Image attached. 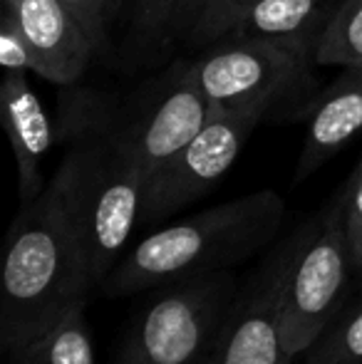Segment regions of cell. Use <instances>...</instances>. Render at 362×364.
Wrapping results in <instances>:
<instances>
[{
  "instance_id": "obj_1",
  "label": "cell",
  "mask_w": 362,
  "mask_h": 364,
  "mask_svg": "<svg viewBox=\"0 0 362 364\" xmlns=\"http://www.w3.org/2000/svg\"><path fill=\"white\" fill-rule=\"evenodd\" d=\"M95 295L80 235L53 183L23 203L0 270V350L5 357L87 307Z\"/></svg>"
},
{
  "instance_id": "obj_2",
  "label": "cell",
  "mask_w": 362,
  "mask_h": 364,
  "mask_svg": "<svg viewBox=\"0 0 362 364\" xmlns=\"http://www.w3.org/2000/svg\"><path fill=\"white\" fill-rule=\"evenodd\" d=\"M68 136L73 146L50 183L60 193L75 233L80 235L92 285L100 292L107 275L124 255L129 235L142 225V203L149 178L119 129L100 117H73Z\"/></svg>"
},
{
  "instance_id": "obj_3",
  "label": "cell",
  "mask_w": 362,
  "mask_h": 364,
  "mask_svg": "<svg viewBox=\"0 0 362 364\" xmlns=\"http://www.w3.org/2000/svg\"><path fill=\"white\" fill-rule=\"evenodd\" d=\"M285 201L271 188L246 193L154 230L122 255L100 292L137 295L171 280L228 270L278 238Z\"/></svg>"
},
{
  "instance_id": "obj_4",
  "label": "cell",
  "mask_w": 362,
  "mask_h": 364,
  "mask_svg": "<svg viewBox=\"0 0 362 364\" xmlns=\"http://www.w3.org/2000/svg\"><path fill=\"white\" fill-rule=\"evenodd\" d=\"M156 290L127 330L117 364H208L238 295L236 275L198 273Z\"/></svg>"
},
{
  "instance_id": "obj_5",
  "label": "cell",
  "mask_w": 362,
  "mask_h": 364,
  "mask_svg": "<svg viewBox=\"0 0 362 364\" xmlns=\"http://www.w3.org/2000/svg\"><path fill=\"white\" fill-rule=\"evenodd\" d=\"M313 58L263 40L226 35L211 43L186 73L203 92L211 109H278L313 92Z\"/></svg>"
},
{
  "instance_id": "obj_6",
  "label": "cell",
  "mask_w": 362,
  "mask_h": 364,
  "mask_svg": "<svg viewBox=\"0 0 362 364\" xmlns=\"http://www.w3.org/2000/svg\"><path fill=\"white\" fill-rule=\"evenodd\" d=\"M350 270L353 258L345 233L343 196L338 193L310 218V233L290 270L280 325L285 364L298 360L343 310Z\"/></svg>"
},
{
  "instance_id": "obj_7",
  "label": "cell",
  "mask_w": 362,
  "mask_h": 364,
  "mask_svg": "<svg viewBox=\"0 0 362 364\" xmlns=\"http://www.w3.org/2000/svg\"><path fill=\"white\" fill-rule=\"evenodd\" d=\"M263 119L266 114L258 109H211L201 132L149 176L142 225L156 223L206 196L238 161Z\"/></svg>"
},
{
  "instance_id": "obj_8",
  "label": "cell",
  "mask_w": 362,
  "mask_h": 364,
  "mask_svg": "<svg viewBox=\"0 0 362 364\" xmlns=\"http://www.w3.org/2000/svg\"><path fill=\"white\" fill-rule=\"evenodd\" d=\"M310 233V218L268 250L256 270L238 285L218 345L208 364H285L280 325L290 270Z\"/></svg>"
},
{
  "instance_id": "obj_9",
  "label": "cell",
  "mask_w": 362,
  "mask_h": 364,
  "mask_svg": "<svg viewBox=\"0 0 362 364\" xmlns=\"http://www.w3.org/2000/svg\"><path fill=\"white\" fill-rule=\"evenodd\" d=\"M208 114L211 105L183 68L144 114L117 129L149 178L201 132Z\"/></svg>"
},
{
  "instance_id": "obj_10",
  "label": "cell",
  "mask_w": 362,
  "mask_h": 364,
  "mask_svg": "<svg viewBox=\"0 0 362 364\" xmlns=\"http://www.w3.org/2000/svg\"><path fill=\"white\" fill-rule=\"evenodd\" d=\"M13 13L35 58V75L55 85H73L85 75L95 45L63 0H0Z\"/></svg>"
},
{
  "instance_id": "obj_11",
  "label": "cell",
  "mask_w": 362,
  "mask_h": 364,
  "mask_svg": "<svg viewBox=\"0 0 362 364\" xmlns=\"http://www.w3.org/2000/svg\"><path fill=\"white\" fill-rule=\"evenodd\" d=\"M3 102V127L18 168L20 206L30 203L45 191L43 159L55 141L53 124L40 97L28 82V73H3L0 87Z\"/></svg>"
},
{
  "instance_id": "obj_12",
  "label": "cell",
  "mask_w": 362,
  "mask_h": 364,
  "mask_svg": "<svg viewBox=\"0 0 362 364\" xmlns=\"http://www.w3.org/2000/svg\"><path fill=\"white\" fill-rule=\"evenodd\" d=\"M338 5L340 0H253L226 35L263 40L313 58Z\"/></svg>"
},
{
  "instance_id": "obj_13",
  "label": "cell",
  "mask_w": 362,
  "mask_h": 364,
  "mask_svg": "<svg viewBox=\"0 0 362 364\" xmlns=\"http://www.w3.org/2000/svg\"><path fill=\"white\" fill-rule=\"evenodd\" d=\"M362 134V68H345L335 85L320 97L310 112L308 134L298 156L295 181L328 164L340 149Z\"/></svg>"
},
{
  "instance_id": "obj_14",
  "label": "cell",
  "mask_w": 362,
  "mask_h": 364,
  "mask_svg": "<svg viewBox=\"0 0 362 364\" xmlns=\"http://www.w3.org/2000/svg\"><path fill=\"white\" fill-rule=\"evenodd\" d=\"M10 364H97L85 307L65 317L50 332L8 355Z\"/></svg>"
},
{
  "instance_id": "obj_15",
  "label": "cell",
  "mask_w": 362,
  "mask_h": 364,
  "mask_svg": "<svg viewBox=\"0 0 362 364\" xmlns=\"http://www.w3.org/2000/svg\"><path fill=\"white\" fill-rule=\"evenodd\" d=\"M313 60L335 68H362V0H340Z\"/></svg>"
},
{
  "instance_id": "obj_16",
  "label": "cell",
  "mask_w": 362,
  "mask_h": 364,
  "mask_svg": "<svg viewBox=\"0 0 362 364\" xmlns=\"http://www.w3.org/2000/svg\"><path fill=\"white\" fill-rule=\"evenodd\" d=\"M300 357L305 364H362V302L340 310Z\"/></svg>"
},
{
  "instance_id": "obj_17",
  "label": "cell",
  "mask_w": 362,
  "mask_h": 364,
  "mask_svg": "<svg viewBox=\"0 0 362 364\" xmlns=\"http://www.w3.org/2000/svg\"><path fill=\"white\" fill-rule=\"evenodd\" d=\"M176 0H137L134 33L142 45H164L174 35Z\"/></svg>"
},
{
  "instance_id": "obj_18",
  "label": "cell",
  "mask_w": 362,
  "mask_h": 364,
  "mask_svg": "<svg viewBox=\"0 0 362 364\" xmlns=\"http://www.w3.org/2000/svg\"><path fill=\"white\" fill-rule=\"evenodd\" d=\"M253 0H211L198 23L188 33V40L196 45H211L231 30L233 20L251 5Z\"/></svg>"
},
{
  "instance_id": "obj_19",
  "label": "cell",
  "mask_w": 362,
  "mask_h": 364,
  "mask_svg": "<svg viewBox=\"0 0 362 364\" xmlns=\"http://www.w3.org/2000/svg\"><path fill=\"white\" fill-rule=\"evenodd\" d=\"M343 196V216H345V233L350 243V258L353 270L362 273V159L350 173L348 183L340 191Z\"/></svg>"
},
{
  "instance_id": "obj_20",
  "label": "cell",
  "mask_w": 362,
  "mask_h": 364,
  "mask_svg": "<svg viewBox=\"0 0 362 364\" xmlns=\"http://www.w3.org/2000/svg\"><path fill=\"white\" fill-rule=\"evenodd\" d=\"M0 68L3 73H35V58L13 13L0 5Z\"/></svg>"
},
{
  "instance_id": "obj_21",
  "label": "cell",
  "mask_w": 362,
  "mask_h": 364,
  "mask_svg": "<svg viewBox=\"0 0 362 364\" xmlns=\"http://www.w3.org/2000/svg\"><path fill=\"white\" fill-rule=\"evenodd\" d=\"M70 10L75 13L78 23L82 25V30L87 33V38L95 45L97 55L107 50V3L105 0H63Z\"/></svg>"
},
{
  "instance_id": "obj_22",
  "label": "cell",
  "mask_w": 362,
  "mask_h": 364,
  "mask_svg": "<svg viewBox=\"0 0 362 364\" xmlns=\"http://www.w3.org/2000/svg\"><path fill=\"white\" fill-rule=\"evenodd\" d=\"M211 0H176V13H174V35H186L193 30L203 10L208 8Z\"/></svg>"
},
{
  "instance_id": "obj_23",
  "label": "cell",
  "mask_w": 362,
  "mask_h": 364,
  "mask_svg": "<svg viewBox=\"0 0 362 364\" xmlns=\"http://www.w3.org/2000/svg\"><path fill=\"white\" fill-rule=\"evenodd\" d=\"M107 3V18H110V23L112 20H115V15L119 13V8H122V3H124V0H105Z\"/></svg>"
}]
</instances>
